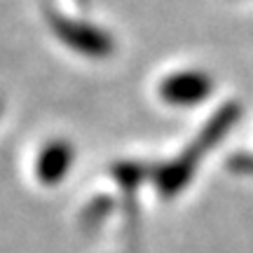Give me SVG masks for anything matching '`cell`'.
Here are the masks:
<instances>
[{
  "label": "cell",
  "mask_w": 253,
  "mask_h": 253,
  "mask_svg": "<svg viewBox=\"0 0 253 253\" xmlns=\"http://www.w3.org/2000/svg\"><path fill=\"white\" fill-rule=\"evenodd\" d=\"M237 118H239V106L237 103H230V106L218 110L216 115L211 118V122L204 126V131L199 134V138L195 141V145L190 148L188 153H183L176 162L164 167L162 171H160V176H157L160 192L167 195V197L176 195L190 181V176H192V171H195V167L199 162V155L204 153V150H209V148H213L218 138L230 131V126L237 122Z\"/></svg>",
  "instance_id": "obj_1"
},
{
  "label": "cell",
  "mask_w": 253,
  "mask_h": 253,
  "mask_svg": "<svg viewBox=\"0 0 253 253\" xmlns=\"http://www.w3.org/2000/svg\"><path fill=\"white\" fill-rule=\"evenodd\" d=\"M211 89H213V82H211V78L207 73L181 71L169 75V78H164L162 84H160V96L169 106L188 108V106L202 103L211 94Z\"/></svg>",
  "instance_id": "obj_2"
},
{
  "label": "cell",
  "mask_w": 253,
  "mask_h": 253,
  "mask_svg": "<svg viewBox=\"0 0 253 253\" xmlns=\"http://www.w3.org/2000/svg\"><path fill=\"white\" fill-rule=\"evenodd\" d=\"M54 33L61 38L66 45L80 52L84 56H108L115 49L113 38L101 31L99 26L91 24H82V21H66V19H56L54 21Z\"/></svg>",
  "instance_id": "obj_3"
},
{
  "label": "cell",
  "mask_w": 253,
  "mask_h": 253,
  "mask_svg": "<svg viewBox=\"0 0 253 253\" xmlns=\"http://www.w3.org/2000/svg\"><path fill=\"white\" fill-rule=\"evenodd\" d=\"M73 164V145L68 141H52L42 148V153L38 157L36 164V173L38 181L45 183V185H56L63 181V176L68 173Z\"/></svg>",
  "instance_id": "obj_4"
},
{
  "label": "cell",
  "mask_w": 253,
  "mask_h": 253,
  "mask_svg": "<svg viewBox=\"0 0 253 253\" xmlns=\"http://www.w3.org/2000/svg\"><path fill=\"white\" fill-rule=\"evenodd\" d=\"M115 176L122 185H136L143 181V167L138 164H118L115 167Z\"/></svg>",
  "instance_id": "obj_5"
}]
</instances>
